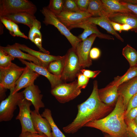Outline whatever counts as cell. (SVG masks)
I'll return each instance as SVG.
<instances>
[{"mask_svg":"<svg viewBox=\"0 0 137 137\" xmlns=\"http://www.w3.org/2000/svg\"><path fill=\"white\" fill-rule=\"evenodd\" d=\"M98 90L97 82L95 80L93 82V90L90 96L77 106L78 113L75 118L63 128L65 133L73 134L88 123L101 119L111 111L113 106L107 105L100 100Z\"/></svg>","mask_w":137,"mask_h":137,"instance_id":"6da1fadb","label":"cell"},{"mask_svg":"<svg viewBox=\"0 0 137 137\" xmlns=\"http://www.w3.org/2000/svg\"><path fill=\"white\" fill-rule=\"evenodd\" d=\"M125 111L123 98L119 95L114 108L109 114L88 123L84 127L96 128L114 137H128L124 119Z\"/></svg>","mask_w":137,"mask_h":137,"instance_id":"7a4b0ae2","label":"cell"},{"mask_svg":"<svg viewBox=\"0 0 137 137\" xmlns=\"http://www.w3.org/2000/svg\"><path fill=\"white\" fill-rule=\"evenodd\" d=\"M36 6L28 0H1L0 17L14 13L27 12L34 15Z\"/></svg>","mask_w":137,"mask_h":137,"instance_id":"3957f363","label":"cell"},{"mask_svg":"<svg viewBox=\"0 0 137 137\" xmlns=\"http://www.w3.org/2000/svg\"><path fill=\"white\" fill-rule=\"evenodd\" d=\"M65 56V63L61 79L63 82L73 81L82 69L76 50L72 47Z\"/></svg>","mask_w":137,"mask_h":137,"instance_id":"277c9868","label":"cell"},{"mask_svg":"<svg viewBox=\"0 0 137 137\" xmlns=\"http://www.w3.org/2000/svg\"><path fill=\"white\" fill-rule=\"evenodd\" d=\"M77 85V80L69 83L63 82L52 89L51 93L61 103H65L77 97L81 92Z\"/></svg>","mask_w":137,"mask_h":137,"instance_id":"5b68a950","label":"cell"},{"mask_svg":"<svg viewBox=\"0 0 137 137\" xmlns=\"http://www.w3.org/2000/svg\"><path fill=\"white\" fill-rule=\"evenodd\" d=\"M44 16L43 22L46 25L54 26L60 33L64 36L75 49L81 40L73 35L67 28L58 19L56 15L50 11L47 7H43L41 11Z\"/></svg>","mask_w":137,"mask_h":137,"instance_id":"8992f818","label":"cell"},{"mask_svg":"<svg viewBox=\"0 0 137 137\" xmlns=\"http://www.w3.org/2000/svg\"><path fill=\"white\" fill-rule=\"evenodd\" d=\"M25 68L12 62L7 67H0V87L13 91L15 83Z\"/></svg>","mask_w":137,"mask_h":137,"instance_id":"52a82bcc","label":"cell"},{"mask_svg":"<svg viewBox=\"0 0 137 137\" xmlns=\"http://www.w3.org/2000/svg\"><path fill=\"white\" fill-rule=\"evenodd\" d=\"M13 91H10L9 95L2 101L0 104V122L11 120L14 116V112L17 106L24 98L22 92L13 94Z\"/></svg>","mask_w":137,"mask_h":137,"instance_id":"ba28073f","label":"cell"},{"mask_svg":"<svg viewBox=\"0 0 137 137\" xmlns=\"http://www.w3.org/2000/svg\"><path fill=\"white\" fill-rule=\"evenodd\" d=\"M31 102L24 98L19 103V112L15 119L20 121L22 128L21 133L29 131L39 133L35 130L31 118L30 107Z\"/></svg>","mask_w":137,"mask_h":137,"instance_id":"9c48e42d","label":"cell"},{"mask_svg":"<svg viewBox=\"0 0 137 137\" xmlns=\"http://www.w3.org/2000/svg\"><path fill=\"white\" fill-rule=\"evenodd\" d=\"M97 37L95 34L91 35L84 40L80 42L75 49L81 68L89 67L92 64V59L89 57V53Z\"/></svg>","mask_w":137,"mask_h":137,"instance_id":"30bf717a","label":"cell"},{"mask_svg":"<svg viewBox=\"0 0 137 137\" xmlns=\"http://www.w3.org/2000/svg\"><path fill=\"white\" fill-rule=\"evenodd\" d=\"M76 28H81L84 30L83 32L78 37L82 41L84 40L88 36L93 34H96L97 37L100 39L114 40L112 36L100 32L97 28L96 25L89 22L86 19L71 26L68 29L70 30Z\"/></svg>","mask_w":137,"mask_h":137,"instance_id":"8fae6325","label":"cell"},{"mask_svg":"<svg viewBox=\"0 0 137 137\" xmlns=\"http://www.w3.org/2000/svg\"><path fill=\"white\" fill-rule=\"evenodd\" d=\"M59 20L68 29L71 26L92 17L86 12H70L62 11L56 15Z\"/></svg>","mask_w":137,"mask_h":137,"instance_id":"7c38bea8","label":"cell"},{"mask_svg":"<svg viewBox=\"0 0 137 137\" xmlns=\"http://www.w3.org/2000/svg\"><path fill=\"white\" fill-rule=\"evenodd\" d=\"M24 98L31 102L36 113L39 114V111L45 107L42 101L43 95L38 87L34 84L25 88L22 91Z\"/></svg>","mask_w":137,"mask_h":137,"instance_id":"4fadbf2b","label":"cell"},{"mask_svg":"<svg viewBox=\"0 0 137 137\" xmlns=\"http://www.w3.org/2000/svg\"><path fill=\"white\" fill-rule=\"evenodd\" d=\"M118 92L123 98L126 111L130 99L137 93V76L119 85Z\"/></svg>","mask_w":137,"mask_h":137,"instance_id":"5bb4252c","label":"cell"},{"mask_svg":"<svg viewBox=\"0 0 137 137\" xmlns=\"http://www.w3.org/2000/svg\"><path fill=\"white\" fill-rule=\"evenodd\" d=\"M19 59L23 64L25 65L32 71L47 78L51 84L52 89L64 82L61 80V76H56L52 74L46 68L37 65L31 62H29L25 60Z\"/></svg>","mask_w":137,"mask_h":137,"instance_id":"9a60e30c","label":"cell"},{"mask_svg":"<svg viewBox=\"0 0 137 137\" xmlns=\"http://www.w3.org/2000/svg\"><path fill=\"white\" fill-rule=\"evenodd\" d=\"M108 17L111 21L129 25L132 28V31L137 33V15L132 12L114 13Z\"/></svg>","mask_w":137,"mask_h":137,"instance_id":"2e32d148","label":"cell"},{"mask_svg":"<svg viewBox=\"0 0 137 137\" xmlns=\"http://www.w3.org/2000/svg\"><path fill=\"white\" fill-rule=\"evenodd\" d=\"M0 49L14 58L28 60L35 64L45 67L43 64L39 59L29 54L22 52L18 47L16 43L13 45H8L5 47L0 46Z\"/></svg>","mask_w":137,"mask_h":137,"instance_id":"e0dca14e","label":"cell"},{"mask_svg":"<svg viewBox=\"0 0 137 137\" xmlns=\"http://www.w3.org/2000/svg\"><path fill=\"white\" fill-rule=\"evenodd\" d=\"M38 73L26 66L20 77L16 82L13 94L18 92L23 88H26L33 84L35 80L39 76Z\"/></svg>","mask_w":137,"mask_h":137,"instance_id":"ac0fdd59","label":"cell"},{"mask_svg":"<svg viewBox=\"0 0 137 137\" xmlns=\"http://www.w3.org/2000/svg\"><path fill=\"white\" fill-rule=\"evenodd\" d=\"M98 93L100 100L109 106L114 105L119 95L118 87L111 82L105 87L98 89Z\"/></svg>","mask_w":137,"mask_h":137,"instance_id":"d6986e66","label":"cell"},{"mask_svg":"<svg viewBox=\"0 0 137 137\" xmlns=\"http://www.w3.org/2000/svg\"><path fill=\"white\" fill-rule=\"evenodd\" d=\"M31 114L34 128L39 133L44 134L47 137H52L50 124L47 120L35 111L31 110Z\"/></svg>","mask_w":137,"mask_h":137,"instance_id":"ffe728a7","label":"cell"},{"mask_svg":"<svg viewBox=\"0 0 137 137\" xmlns=\"http://www.w3.org/2000/svg\"><path fill=\"white\" fill-rule=\"evenodd\" d=\"M19 48L21 50L27 52L40 60L46 68L51 62L61 58L63 56H55L35 50L26 45L16 43Z\"/></svg>","mask_w":137,"mask_h":137,"instance_id":"44dd1931","label":"cell"},{"mask_svg":"<svg viewBox=\"0 0 137 137\" xmlns=\"http://www.w3.org/2000/svg\"><path fill=\"white\" fill-rule=\"evenodd\" d=\"M0 17H3L15 23L26 25L30 28L36 19L34 15L27 12H21L7 14Z\"/></svg>","mask_w":137,"mask_h":137,"instance_id":"7402d4cb","label":"cell"},{"mask_svg":"<svg viewBox=\"0 0 137 137\" xmlns=\"http://www.w3.org/2000/svg\"><path fill=\"white\" fill-rule=\"evenodd\" d=\"M41 27L40 22L36 19L32 26L30 28L28 38L37 46L40 51L45 54H49V52L42 47V35L40 31Z\"/></svg>","mask_w":137,"mask_h":137,"instance_id":"603a6c76","label":"cell"},{"mask_svg":"<svg viewBox=\"0 0 137 137\" xmlns=\"http://www.w3.org/2000/svg\"><path fill=\"white\" fill-rule=\"evenodd\" d=\"M86 20L96 25H97L104 29L109 33L112 35L122 42H124L123 38L113 29L107 16H103L89 17Z\"/></svg>","mask_w":137,"mask_h":137,"instance_id":"cb8c5ba5","label":"cell"},{"mask_svg":"<svg viewBox=\"0 0 137 137\" xmlns=\"http://www.w3.org/2000/svg\"><path fill=\"white\" fill-rule=\"evenodd\" d=\"M92 16L96 17L106 16L109 15L101 0L90 1L88 8L86 11Z\"/></svg>","mask_w":137,"mask_h":137,"instance_id":"d4e9b609","label":"cell"},{"mask_svg":"<svg viewBox=\"0 0 137 137\" xmlns=\"http://www.w3.org/2000/svg\"><path fill=\"white\" fill-rule=\"evenodd\" d=\"M101 1L109 15L115 13L132 12L120 3L118 0H101Z\"/></svg>","mask_w":137,"mask_h":137,"instance_id":"484cf974","label":"cell"},{"mask_svg":"<svg viewBox=\"0 0 137 137\" xmlns=\"http://www.w3.org/2000/svg\"><path fill=\"white\" fill-rule=\"evenodd\" d=\"M41 115L42 117L46 118L49 122L52 131V137H66L55 124L52 117L51 111L49 109H45Z\"/></svg>","mask_w":137,"mask_h":137,"instance_id":"4316f807","label":"cell"},{"mask_svg":"<svg viewBox=\"0 0 137 137\" xmlns=\"http://www.w3.org/2000/svg\"><path fill=\"white\" fill-rule=\"evenodd\" d=\"M137 76V67H130L123 75L114 78L112 83L118 87L123 83L130 80Z\"/></svg>","mask_w":137,"mask_h":137,"instance_id":"83f0119b","label":"cell"},{"mask_svg":"<svg viewBox=\"0 0 137 137\" xmlns=\"http://www.w3.org/2000/svg\"><path fill=\"white\" fill-rule=\"evenodd\" d=\"M65 61V56L60 59L53 61L49 64L47 69L51 73L57 76H61Z\"/></svg>","mask_w":137,"mask_h":137,"instance_id":"f1b7e54d","label":"cell"},{"mask_svg":"<svg viewBox=\"0 0 137 137\" xmlns=\"http://www.w3.org/2000/svg\"><path fill=\"white\" fill-rule=\"evenodd\" d=\"M122 54L128 61L130 67L136 66L137 64V51L128 44L123 49Z\"/></svg>","mask_w":137,"mask_h":137,"instance_id":"f546056e","label":"cell"},{"mask_svg":"<svg viewBox=\"0 0 137 137\" xmlns=\"http://www.w3.org/2000/svg\"><path fill=\"white\" fill-rule=\"evenodd\" d=\"M64 0H50L47 7L55 15L59 14L63 10Z\"/></svg>","mask_w":137,"mask_h":137,"instance_id":"4dcf8cb0","label":"cell"},{"mask_svg":"<svg viewBox=\"0 0 137 137\" xmlns=\"http://www.w3.org/2000/svg\"><path fill=\"white\" fill-rule=\"evenodd\" d=\"M14 58L0 49V67L5 68L9 66Z\"/></svg>","mask_w":137,"mask_h":137,"instance_id":"1f68e13d","label":"cell"},{"mask_svg":"<svg viewBox=\"0 0 137 137\" xmlns=\"http://www.w3.org/2000/svg\"><path fill=\"white\" fill-rule=\"evenodd\" d=\"M80 11L74 0H64L63 11L76 12Z\"/></svg>","mask_w":137,"mask_h":137,"instance_id":"d6a6232c","label":"cell"},{"mask_svg":"<svg viewBox=\"0 0 137 137\" xmlns=\"http://www.w3.org/2000/svg\"><path fill=\"white\" fill-rule=\"evenodd\" d=\"M125 122L128 135L132 137H137V125L134 120L126 121Z\"/></svg>","mask_w":137,"mask_h":137,"instance_id":"836d02e7","label":"cell"},{"mask_svg":"<svg viewBox=\"0 0 137 137\" xmlns=\"http://www.w3.org/2000/svg\"><path fill=\"white\" fill-rule=\"evenodd\" d=\"M77 85L81 89H85L88 83L89 78L84 75L80 72L77 75Z\"/></svg>","mask_w":137,"mask_h":137,"instance_id":"e575fe53","label":"cell"},{"mask_svg":"<svg viewBox=\"0 0 137 137\" xmlns=\"http://www.w3.org/2000/svg\"><path fill=\"white\" fill-rule=\"evenodd\" d=\"M90 1L89 0H74L79 10L82 12L87 11Z\"/></svg>","mask_w":137,"mask_h":137,"instance_id":"d590c367","label":"cell"},{"mask_svg":"<svg viewBox=\"0 0 137 137\" xmlns=\"http://www.w3.org/2000/svg\"><path fill=\"white\" fill-rule=\"evenodd\" d=\"M80 72L87 77L94 78L96 77L101 72L99 70L92 71L90 70L82 68Z\"/></svg>","mask_w":137,"mask_h":137,"instance_id":"8d00e7d4","label":"cell"},{"mask_svg":"<svg viewBox=\"0 0 137 137\" xmlns=\"http://www.w3.org/2000/svg\"><path fill=\"white\" fill-rule=\"evenodd\" d=\"M12 24L13 31L12 36L19 37L26 39H28V37L26 36L24 33L22 32L20 30L19 27L16 24L11 21Z\"/></svg>","mask_w":137,"mask_h":137,"instance_id":"74e56055","label":"cell"},{"mask_svg":"<svg viewBox=\"0 0 137 137\" xmlns=\"http://www.w3.org/2000/svg\"><path fill=\"white\" fill-rule=\"evenodd\" d=\"M137 116V107L131 109L125 114L124 119L125 121L134 120Z\"/></svg>","mask_w":137,"mask_h":137,"instance_id":"f35d334b","label":"cell"},{"mask_svg":"<svg viewBox=\"0 0 137 137\" xmlns=\"http://www.w3.org/2000/svg\"><path fill=\"white\" fill-rule=\"evenodd\" d=\"M137 107V93L130 99L128 104L125 114L127 113L131 109Z\"/></svg>","mask_w":137,"mask_h":137,"instance_id":"ab89813d","label":"cell"},{"mask_svg":"<svg viewBox=\"0 0 137 137\" xmlns=\"http://www.w3.org/2000/svg\"><path fill=\"white\" fill-rule=\"evenodd\" d=\"M118 0L120 3L137 15V5L127 3L124 2L123 0Z\"/></svg>","mask_w":137,"mask_h":137,"instance_id":"60d3db41","label":"cell"},{"mask_svg":"<svg viewBox=\"0 0 137 137\" xmlns=\"http://www.w3.org/2000/svg\"><path fill=\"white\" fill-rule=\"evenodd\" d=\"M101 55L100 50L98 48L94 47L91 49L89 57L91 59L95 60L98 58Z\"/></svg>","mask_w":137,"mask_h":137,"instance_id":"b9f144b4","label":"cell"},{"mask_svg":"<svg viewBox=\"0 0 137 137\" xmlns=\"http://www.w3.org/2000/svg\"><path fill=\"white\" fill-rule=\"evenodd\" d=\"M0 19L1 22L9 30L10 33L12 36L13 31L11 21L2 17H0Z\"/></svg>","mask_w":137,"mask_h":137,"instance_id":"7bdbcfd3","label":"cell"},{"mask_svg":"<svg viewBox=\"0 0 137 137\" xmlns=\"http://www.w3.org/2000/svg\"><path fill=\"white\" fill-rule=\"evenodd\" d=\"M19 137H47L44 134H40L26 131L21 133Z\"/></svg>","mask_w":137,"mask_h":137,"instance_id":"ee69618b","label":"cell"},{"mask_svg":"<svg viewBox=\"0 0 137 137\" xmlns=\"http://www.w3.org/2000/svg\"><path fill=\"white\" fill-rule=\"evenodd\" d=\"M110 23L115 31H118L120 33L122 31V24L111 21H110Z\"/></svg>","mask_w":137,"mask_h":137,"instance_id":"f6af8a7d","label":"cell"},{"mask_svg":"<svg viewBox=\"0 0 137 137\" xmlns=\"http://www.w3.org/2000/svg\"><path fill=\"white\" fill-rule=\"evenodd\" d=\"M7 89L0 87V100L1 101L4 99L6 97L5 92Z\"/></svg>","mask_w":137,"mask_h":137,"instance_id":"bcb514c9","label":"cell"},{"mask_svg":"<svg viewBox=\"0 0 137 137\" xmlns=\"http://www.w3.org/2000/svg\"><path fill=\"white\" fill-rule=\"evenodd\" d=\"M122 30L128 31L129 30L132 31V28L129 25L124 24H122Z\"/></svg>","mask_w":137,"mask_h":137,"instance_id":"7dc6e473","label":"cell"},{"mask_svg":"<svg viewBox=\"0 0 137 137\" xmlns=\"http://www.w3.org/2000/svg\"><path fill=\"white\" fill-rule=\"evenodd\" d=\"M105 137H114L108 134H107L105 135Z\"/></svg>","mask_w":137,"mask_h":137,"instance_id":"c3c4849f","label":"cell"},{"mask_svg":"<svg viewBox=\"0 0 137 137\" xmlns=\"http://www.w3.org/2000/svg\"><path fill=\"white\" fill-rule=\"evenodd\" d=\"M134 121L137 125V116L134 119Z\"/></svg>","mask_w":137,"mask_h":137,"instance_id":"681fc988","label":"cell"},{"mask_svg":"<svg viewBox=\"0 0 137 137\" xmlns=\"http://www.w3.org/2000/svg\"><path fill=\"white\" fill-rule=\"evenodd\" d=\"M128 137H131V136H129V135H128Z\"/></svg>","mask_w":137,"mask_h":137,"instance_id":"f907efd6","label":"cell"},{"mask_svg":"<svg viewBox=\"0 0 137 137\" xmlns=\"http://www.w3.org/2000/svg\"><path fill=\"white\" fill-rule=\"evenodd\" d=\"M136 66L137 67V64H136Z\"/></svg>","mask_w":137,"mask_h":137,"instance_id":"816d5d0a","label":"cell"}]
</instances>
